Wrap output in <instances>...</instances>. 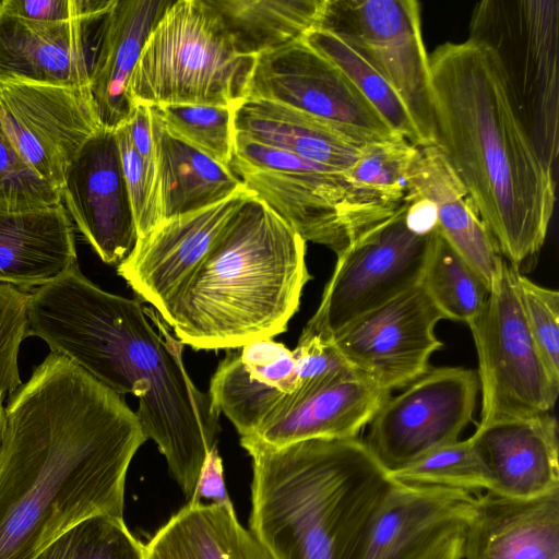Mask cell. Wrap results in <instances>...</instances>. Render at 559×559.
I'll list each match as a JSON object with an SVG mask.
<instances>
[{
    "instance_id": "6da1fadb",
    "label": "cell",
    "mask_w": 559,
    "mask_h": 559,
    "mask_svg": "<svg viewBox=\"0 0 559 559\" xmlns=\"http://www.w3.org/2000/svg\"><path fill=\"white\" fill-rule=\"evenodd\" d=\"M146 440L121 395L50 353L4 408L0 559H32L87 518H122L127 472Z\"/></svg>"
},
{
    "instance_id": "7a4b0ae2",
    "label": "cell",
    "mask_w": 559,
    "mask_h": 559,
    "mask_svg": "<svg viewBox=\"0 0 559 559\" xmlns=\"http://www.w3.org/2000/svg\"><path fill=\"white\" fill-rule=\"evenodd\" d=\"M433 145L477 207L504 261L522 273L538 255L556 182L516 116L493 53L443 43L429 55Z\"/></svg>"
},
{
    "instance_id": "3957f363",
    "label": "cell",
    "mask_w": 559,
    "mask_h": 559,
    "mask_svg": "<svg viewBox=\"0 0 559 559\" xmlns=\"http://www.w3.org/2000/svg\"><path fill=\"white\" fill-rule=\"evenodd\" d=\"M51 352L119 395L139 397L135 412L189 499L207 453L216 447L218 416L209 393L191 380L183 344L141 301L83 282L56 305L48 323Z\"/></svg>"
},
{
    "instance_id": "277c9868",
    "label": "cell",
    "mask_w": 559,
    "mask_h": 559,
    "mask_svg": "<svg viewBox=\"0 0 559 559\" xmlns=\"http://www.w3.org/2000/svg\"><path fill=\"white\" fill-rule=\"evenodd\" d=\"M252 457L250 532L272 559H355L392 480L365 441L310 439L271 447L240 438Z\"/></svg>"
},
{
    "instance_id": "5b68a950",
    "label": "cell",
    "mask_w": 559,
    "mask_h": 559,
    "mask_svg": "<svg viewBox=\"0 0 559 559\" xmlns=\"http://www.w3.org/2000/svg\"><path fill=\"white\" fill-rule=\"evenodd\" d=\"M310 278L306 241L250 193L160 316L183 345L238 348L284 332Z\"/></svg>"
},
{
    "instance_id": "8992f818",
    "label": "cell",
    "mask_w": 559,
    "mask_h": 559,
    "mask_svg": "<svg viewBox=\"0 0 559 559\" xmlns=\"http://www.w3.org/2000/svg\"><path fill=\"white\" fill-rule=\"evenodd\" d=\"M257 58L239 53L203 0L174 1L150 34L129 83L133 104L236 107Z\"/></svg>"
},
{
    "instance_id": "52a82bcc",
    "label": "cell",
    "mask_w": 559,
    "mask_h": 559,
    "mask_svg": "<svg viewBox=\"0 0 559 559\" xmlns=\"http://www.w3.org/2000/svg\"><path fill=\"white\" fill-rule=\"evenodd\" d=\"M468 39L493 53L516 116L554 170L559 154V1H480Z\"/></svg>"
},
{
    "instance_id": "ba28073f",
    "label": "cell",
    "mask_w": 559,
    "mask_h": 559,
    "mask_svg": "<svg viewBox=\"0 0 559 559\" xmlns=\"http://www.w3.org/2000/svg\"><path fill=\"white\" fill-rule=\"evenodd\" d=\"M230 168L306 242L336 254L395 211L369 200L345 174L236 131Z\"/></svg>"
},
{
    "instance_id": "9c48e42d",
    "label": "cell",
    "mask_w": 559,
    "mask_h": 559,
    "mask_svg": "<svg viewBox=\"0 0 559 559\" xmlns=\"http://www.w3.org/2000/svg\"><path fill=\"white\" fill-rule=\"evenodd\" d=\"M407 202L374 223L337 255L319 307L299 340H332L348 324L420 284L437 230L420 235L406 224Z\"/></svg>"
},
{
    "instance_id": "30bf717a",
    "label": "cell",
    "mask_w": 559,
    "mask_h": 559,
    "mask_svg": "<svg viewBox=\"0 0 559 559\" xmlns=\"http://www.w3.org/2000/svg\"><path fill=\"white\" fill-rule=\"evenodd\" d=\"M507 262L469 326L478 359L481 413L478 425L550 413L559 385L549 377L527 330Z\"/></svg>"
},
{
    "instance_id": "8fae6325",
    "label": "cell",
    "mask_w": 559,
    "mask_h": 559,
    "mask_svg": "<svg viewBox=\"0 0 559 559\" xmlns=\"http://www.w3.org/2000/svg\"><path fill=\"white\" fill-rule=\"evenodd\" d=\"M316 27L354 47L389 82L423 142L433 144V99L416 0H325Z\"/></svg>"
},
{
    "instance_id": "7c38bea8",
    "label": "cell",
    "mask_w": 559,
    "mask_h": 559,
    "mask_svg": "<svg viewBox=\"0 0 559 559\" xmlns=\"http://www.w3.org/2000/svg\"><path fill=\"white\" fill-rule=\"evenodd\" d=\"M478 391L477 372L472 369L430 368L384 401L364 441L388 473L403 468L459 440L472 420Z\"/></svg>"
},
{
    "instance_id": "4fadbf2b",
    "label": "cell",
    "mask_w": 559,
    "mask_h": 559,
    "mask_svg": "<svg viewBox=\"0 0 559 559\" xmlns=\"http://www.w3.org/2000/svg\"><path fill=\"white\" fill-rule=\"evenodd\" d=\"M247 98L301 110L366 143L400 136L352 81L304 39L257 57Z\"/></svg>"
},
{
    "instance_id": "5bb4252c",
    "label": "cell",
    "mask_w": 559,
    "mask_h": 559,
    "mask_svg": "<svg viewBox=\"0 0 559 559\" xmlns=\"http://www.w3.org/2000/svg\"><path fill=\"white\" fill-rule=\"evenodd\" d=\"M443 317L421 285L359 317L332 342L361 378L392 392L429 369L443 346L435 329Z\"/></svg>"
},
{
    "instance_id": "9a60e30c",
    "label": "cell",
    "mask_w": 559,
    "mask_h": 559,
    "mask_svg": "<svg viewBox=\"0 0 559 559\" xmlns=\"http://www.w3.org/2000/svg\"><path fill=\"white\" fill-rule=\"evenodd\" d=\"M0 122L33 169L59 191L82 145L103 128L90 88L34 83L0 84Z\"/></svg>"
},
{
    "instance_id": "2e32d148",
    "label": "cell",
    "mask_w": 559,
    "mask_h": 559,
    "mask_svg": "<svg viewBox=\"0 0 559 559\" xmlns=\"http://www.w3.org/2000/svg\"><path fill=\"white\" fill-rule=\"evenodd\" d=\"M60 194L102 261L120 264L138 233L115 130L102 128L86 140L66 170Z\"/></svg>"
},
{
    "instance_id": "e0dca14e",
    "label": "cell",
    "mask_w": 559,
    "mask_h": 559,
    "mask_svg": "<svg viewBox=\"0 0 559 559\" xmlns=\"http://www.w3.org/2000/svg\"><path fill=\"white\" fill-rule=\"evenodd\" d=\"M250 193L245 188L209 207L165 219L138 238L129 255L117 265L118 274L160 314Z\"/></svg>"
},
{
    "instance_id": "ac0fdd59",
    "label": "cell",
    "mask_w": 559,
    "mask_h": 559,
    "mask_svg": "<svg viewBox=\"0 0 559 559\" xmlns=\"http://www.w3.org/2000/svg\"><path fill=\"white\" fill-rule=\"evenodd\" d=\"M108 12L70 22H40L14 15L0 4V84L90 88Z\"/></svg>"
},
{
    "instance_id": "d6986e66",
    "label": "cell",
    "mask_w": 559,
    "mask_h": 559,
    "mask_svg": "<svg viewBox=\"0 0 559 559\" xmlns=\"http://www.w3.org/2000/svg\"><path fill=\"white\" fill-rule=\"evenodd\" d=\"M469 438L488 471L489 492L526 499L559 489L558 425L550 413L478 425Z\"/></svg>"
},
{
    "instance_id": "ffe728a7",
    "label": "cell",
    "mask_w": 559,
    "mask_h": 559,
    "mask_svg": "<svg viewBox=\"0 0 559 559\" xmlns=\"http://www.w3.org/2000/svg\"><path fill=\"white\" fill-rule=\"evenodd\" d=\"M476 498L462 490L392 480L369 520L355 559H406L442 530L467 523Z\"/></svg>"
},
{
    "instance_id": "44dd1931",
    "label": "cell",
    "mask_w": 559,
    "mask_h": 559,
    "mask_svg": "<svg viewBox=\"0 0 559 559\" xmlns=\"http://www.w3.org/2000/svg\"><path fill=\"white\" fill-rule=\"evenodd\" d=\"M461 559H559V489L526 499L477 495Z\"/></svg>"
},
{
    "instance_id": "7402d4cb",
    "label": "cell",
    "mask_w": 559,
    "mask_h": 559,
    "mask_svg": "<svg viewBox=\"0 0 559 559\" xmlns=\"http://www.w3.org/2000/svg\"><path fill=\"white\" fill-rule=\"evenodd\" d=\"M390 395L359 376L312 391L293 392L252 436L243 438L271 447L310 439L357 438Z\"/></svg>"
},
{
    "instance_id": "603a6c76",
    "label": "cell",
    "mask_w": 559,
    "mask_h": 559,
    "mask_svg": "<svg viewBox=\"0 0 559 559\" xmlns=\"http://www.w3.org/2000/svg\"><path fill=\"white\" fill-rule=\"evenodd\" d=\"M412 197L436 205L439 234L490 290L506 261L476 205L433 144L417 146L411 162L405 198Z\"/></svg>"
},
{
    "instance_id": "cb8c5ba5",
    "label": "cell",
    "mask_w": 559,
    "mask_h": 559,
    "mask_svg": "<svg viewBox=\"0 0 559 559\" xmlns=\"http://www.w3.org/2000/svg\"><path fill=\"white\" fill-rule=\"evenodd\" d=\"M79 264L73 222L63 203L0 207V284L34 290Z\"/></svg>"
},
{
    "instance_id": "d4e9b609",
    "label": "cell",
    "mask_w": 559,
    "mask_h": 559,
    "mask_svg": "<svg viewBox=\"0 0 559 559\" xmlns=\"http://www.w3.org/2000/svg\"><path fill=\"white\" fill-rule=\"evenodd\" d=\"M171 0H114L106 15L90 90L103 128L116 130L132 109L129 83L144 45Z\"/></svg>"
},
{
    "instance_id": "484cf974",
    "label": "cell",
    "mask_w": 559,
    "mask_h": 559,
    "mask_svg": "<svg viewBox=\"0 0 559 559\" xmlns=\"http://www.w3.org/2000/svg\"><path fill=\"white\" fill-rule=\"evenodd\" d=\"M235 131L347 175L368 143L323 119L265 99L234 108Z\"/></svg>"
},
{
    "instance_id": "4316f807",
    "label": "cell",
    "mask_w": 559,
    "mask_h": 559,
    "mask_svg": "<svg viewBox=\"0 0 559 559\" xmlns=\"http://www.w3.org/2000/svg\"><path fill=\"white\" fill-rule=\"evenodd\" d=\"M163 222L219 203L245 189L231 170L167 132L152 107Z\"/></svg>"
},
{
    "instance_id": "83f0119b",
    "label": "cell",
    "mask_w": 559,
    "mask_h": 559,
    "mask_svg": "<svg viewBox=\"0 0 559 559\" xmlns=\"http://www.w3.org/2000/svg\"><path fill=\"white\" fill-rule=\"evenodd\" d=\"M145 559H272L236 515L189 502L144 546Z\"/></svg>"
},
{
    "instance_id": "f1b7e54d",
    "label": "cell",
    "mask_w": 559,
    "mask_h": 559,
    "mask_svg": "<svg viewBox=\"0 0 559 559\" xmlns=\"http://www.w3.org/2000/svg\"><path fill=\"white\" fill-rule=\"evenodd\" d=\"M235 49L258 57L302 39L325 0H203Z\"/></svg>"
},
{
    "instance_id": "f546056e",
    "label": "cell",
    "mask_w": 559,
    "mask_h": 559,
    "mask_svg": "<svg viewBox=\"0 0 559 559\" xmlns=\"http://www.w3.org/2000/svg\"><path fill=\"white\" fill-rule=\"evenodd\" d=\"M302 39L352 81L397 135L415 146H423L421 138L397 94L364 56L337 35L320 27L309 31Z\"/></svg>"
},
{
    "instance_id": "4dcf8cb0",
    "label": "cell",
    "mask_w": 559,
    "mask_h": 559,
    "mask_svg": "<svg viewBox=\"0 0 559 559\" xmlns=\"http://www.w3.org/2000/svg\"><path fill=\"white\" fill-rule=\"evenodd\" d=\"M420 285L443 319L468 324L480 312L489 290L437 229Z\"/></svg>"
},
{
    "instance_id": "1f68e13d",
    "label": "cell",
    "mask_w": 559,
    "mask_h": 559,
    "mask_svg": "<svg viewBox=\"0 0 559 559\" xmlns=\"http://www.w3.org/2000/svg\"><path fill=\"white\" fill-rule=\"evenodd\" d=\"M207 393L215 408L233 423L240 437L252 436L287 395L253 379L240 354L230 350L216 368Z\"/></svg>"
},
{
    "instance_id": "d6a6232c",
    "label": "cell",
    "mask_w": 559,
    "mask_h": 559,
    "mask_svg": "<svg viewBox=\"0 0 559 559\" xmlns=\"http://www.w3.org/2000/svg\"><path fill=\"white\" fill-rule=\"evenodd\" d=\"M389 477L399 483L462 490L477 496L490 490L488 471L471 438L444 444Z\"/></svg>"
},
{
    "instance_id": "836d02e7",
    "label": "cell",
    "mask_w": 559,
    "mask_h": 559,
    "mask_svg": "<svg viewBox=\"0 0 559 559\" xmlns=\"http://www.w3.org/2000/svg\"><path fill=\"white\" fill-rule=\"evenodd\" d=\"M416 150L401 136L368 143L346 176L369 200L394 211L405 201L407 170Z\"/></svg>"
},
{
    "instance_id": "e575fe53",
    "label": "cell",
    "mask_w": 559,
    "mask_h": 559,
    "mask_svg": "<svg viewBox=\"0 0 559 559\" xmlns=\"http://www.w3.org/2000/svg\"><path fill=\"white\" fill-rule=\"evenodd\" d=\"M32 559H145L122 518L98 514L70 527Z\"/></svg>"
},
{
    "instance_id": "d590c367",
    "label": "cell",
    "mask_w": 559,
    "mask_h": 559,
    "mask_svg": "<svg viewBox=\"0 0 559 559\" xmlns=\"http://www.w3.org/2000/svg\"><path fill=\"white\" fill-rule=\"evenodd\" d=\"M167 132L219 164L234 154V107L175 105L156 107Z\"/></svg>"
},
{
    "instance_id": "8d00e7d4",
    "label": "cell",
    "mask_w": 559,
    "mask_h": 559,
    "mask_svg": "<svg viewBox=\"0 0 559 559\" xmlns=\"http://www.w3.org/2000/svg\"><path fill=\"white\" fill-rule=\"evenodd\" d=\"M516 288L530 335L549 377L559 385V293L520 272Z\"/></svg>"
},
{
    "instance_id": "74e56055",
    "label": "cell",
    "mask_w": 559,
    "mask_h": 559,
    "mask_svg": "<svg viewBox=\"0 0 559 559\" xmlns=\"http://www.w3.org/2000/svg\"><path fill=\"white\" fill-rule=\"evenodd\" d=\"M61 202L60 191L33 169L0 122V207L36 210Z\"/></svg>"
},
{
    "instance_id": "f35d334b",
    "label": "cell",
    "mask_w": 559,
    "mask_h": 559,
    "mask_svg": "<svg viewBox=\"0 0 559 559\" xmlns=\"http://www.w3.org/2000/svg\"><path fill=\"white\" fill-rule=\"evenodd\" d=\"M124 180L129 191L138 238L163 222L156 165L146 164L134 150L126 124L116 130Z\"/></svg>"
},
{
    "instance_id": "ab89813d",
    "label": "cell",
    "mask_w": 559,
    "mask_h": 559,
    "mask_svg": "<svg viewBox=\"0 0 559 559\" xmlns=\"http://www.w3.org/2000/svg\"><path fill=\"white\" fill-rule=\"evenodd\" d=\"M27 292L0 284V402L22 385L17 358L27 337Z\"/></svg>"
},
{
    "instance_id": "60d3db41",
    "label": "cell",
    "mask_w": 559,
    "mask_h": 559,
    "mask_svg": "<svg viewBox=\"0 0 559 559\" xmlns=\"http://www.w3.org/2000/svg\"><path fill=\"white\" fill-rule=\"evenodd\" d=\"M293 352L297 389L307 392L358 376L333 342L318 337L298 340Z\"/></svg>"
},
{
    "instance_id": "b9f144b4",
    "label": "cell",
    "mask_w": 559,
    "mask_h": 559,
    "mask_svg": "<svg viewBox=\"0 0 559 559\" xmlns=\"http://www.w3.org/2000/svg\"><path fill=\"white\" fill-rule=\"evenodd\" d=\"M114 0H1L10 13L40 22H70L107 13Z\"/></svg>"
},
{
    "instance_id": "7bdbcfd3",
    "label": "cell",
    "mask_w": 559,
    "mask_h": 559,
    "mask_svg": "<svg viewBox=\"0 0 559 559\" xmlns=\"http://www.w3.org/2000/svg\"><path fill=\"white\" fill-rule=\"evenodd\" d=\"M201 499L211 500V503L236 515L233 502L226 490L223 462L216 447L205 456L189 502H201Z\"/></svg>"
},
{
    "instance_id": "ee69618b",
    "label": "cell",
    "mask_w": 559,
    "mask_h": 559,
    "mask_svg": "<svg viewBox=\"0 0 559 559\" xmlns=\"http://www.w3.org/2000/svg\"><path fill=\"white\" fill-rule=\"evenodd\" d=\"M124 124L136 153L146 164L156 165L152 107L143 104H133Z\"/></svg>"
},
{
    "instance_id": "f6af8a7d",
    "label": "cell",
    "mask_w": 559,
    "mask_h": 559,
    "mask_svg": "<svg viewBox=\"0 0 559 559\" xmlns=\"http://www.w3.org/2000/svg\"><path fill=\"white\" fill-rule=\"evenodd\" d=\"M465 525L466 523H460L442 530L406 559H461Z\"/></svg>"
},
{
    "instance_id": "bcb514c9",
    "label": "cell",
    "mask_w": 559,
    "mask_h": 559,
    "mask_svg": "<svg viewBox=\"0 0 559 559\" xmlns=\"http://www.w3.org/2000/svg\"><path fill=\"white\" fill-rule=\"evenodd\" d=\"M405 200L407 202L405 214L407 226L420 235L436 231L438 226L436 205L421 197L405 198Z\"/></svg>"
},
{
    "instance_id": "7dc6e473",
    "label": "cell",
    "mask_w": 559,
    "mask_h": 559,
    "mask_svg": "<svg viewBox=\"0 0 559 559\" xmlns=\"http://www.w3.org/2000/svg\"><path fill=\"white\" fill-rule=\"evenodd\" d=\"M3 429H4V407L2 405V402H0V450H1Z\"/></svg>"
}]
</instances>
